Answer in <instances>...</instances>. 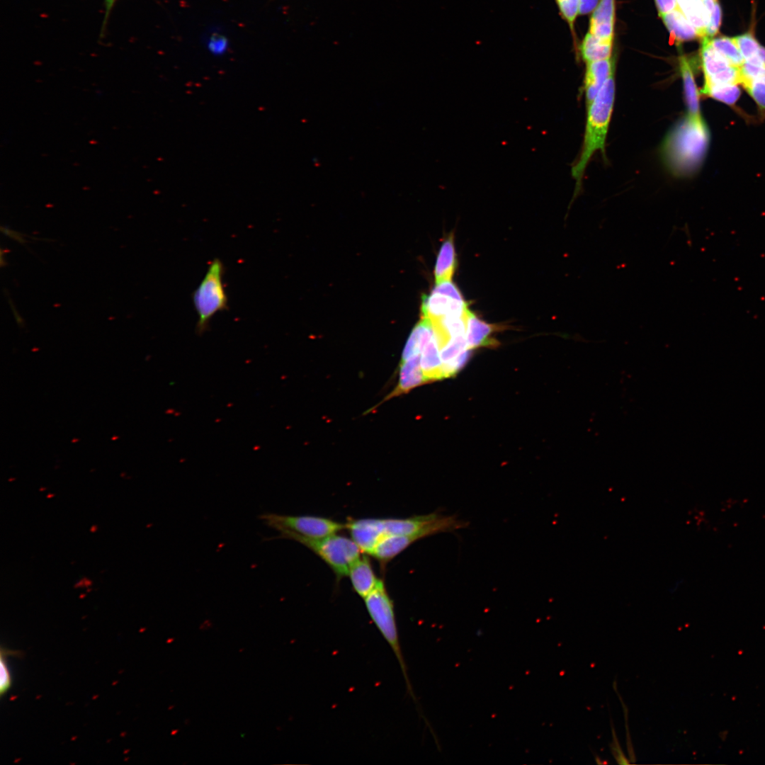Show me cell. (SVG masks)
Returning <instances> with one entry per match:
<instances>
[{
    "label": "cell",
    "mask_w": 765,
    "mask_h": 765,
    "mask_svg": "<svg viewBox=\"0 0 765 765\" xmlns=\"http://www.w3.org/2000/svg\"><path fill=\"white\" fill-rule=\"evenodd\" d=\"M709 144L703 119L686 115L667 136L662 153L668 169L676 176H689L701 166Z\"/></svg>",
    "instance_id": "1"
},
{
    "label": "cell",
    "mask_w": 765,
    "mask_h": 765,
    "mask_svg": "<svg viewBox=\"0 0 765 765\" xmlns=\"http://www.w3.org/2000/svg\"><path fill=\"white\" fill-rule=\"evenodd\" d=\"M615 90L613 72L587 107L583 146L579 159L572 168V175L576 181L574 198L579 194L586 167L593 154L597 151L605 154L606 139L614 103Z\"/></svg>",
    "instance_id": "2"
},
{
    "label": "cell",
    "mask_w": 765,
    "mask_h": 765,
    "mask_svg": "<svg viewBox=\"0 0 765 765\" xmlns=\"http://www.w3.org/2000/svg\"><path fill=\"white\" fill-rule=\"evenodd\" d=\"M280 537L293 539L313 551L333 570L338 578L348 575L352 565L362 552L351 538L333 534L322 538L312 539L289 531L280 532Z\"/></svg>",
    "instance_id": "3"
},
{
    "label": "cell",
    "mask_w": 765,
    "mask_h": 765,
    "mask_svg": "<svg viewBox=\"0 0 765 765\" xmlns=\"http://www.w3.org/2000/svg\"><path fill=\"white\" fill-rule=\"evenodd\" d=\"M368 613L374 624L391 647L404 676L408 691L413 696L407 672V667L401 650L393 602L384 582L378 581L373 591L363 599Z\"/></svg>",
    "instance_id": "4"
},
{
    "label": "cell",
    "mask_w": 765,
    "mask_h": 765,
    "mask_svg": "<svg viewBox=\"0 0 765 765\" xmlns=\"http://www.w3.org/2000/svg\"><path fill=\"white\" fill-rule=\"evenodd\" d=\"M224 265L217 258L210 264L206 273L193 293V302L198 320L196 331L203 333L212 317L227 308V296L223 284Z\"/></svg>",
    "instance_id": "5"
},
{
    "label": "cell",
    "mask_w": 765,
    "mask_h": 765,
    "mask_svg": "<svg viewBox=\"0 0 765 765\" xmlns=\"http://www.w3.org/2000/svg\"><path fill=\"white\" fill-rule=\"evenodd\" d=\"M375 521L381 539L385 536H414L421 539L465 526V522L453 516L436 512L406 518H375Z\"/></svg>",
    "instance_id": "6"
},
{
    "label": "cell",
    "mask_w": 765,
    "mask_h": 765,
    "mask_svg": "<svg viewBox=\"0 0 765 765\" xmlns=\"http://www.w3.org/2000/svg\"><path fill=\"white\" fill-rule=\"evenodd\" d=\"M261 519L279 532L289 531L312 538H322L341 531L346 526L329 518L313 516H288L273 513L261 515Z\"/></svg>",
    "instance_id": "7"
},
{
    "label": "cell",
    "mask_w": 765,
    "mask_h": 765,
    "mask_svg": "<svg viewBox=\"0 0 765 765\" xmlns=\"http://www.w3.org/2000/svg\"><path fill=\"white\" fill-rule=\"evenodd\" d=\"M423 317L431 322L450 315H463L468 310V305L460 290L451 280L436 283L429 295L421 300Z\"/></svg>",
    "instance_id": "8"
},
{
    "label": "cell",
    "mask_w": 765,
    "mask_h": 765,
    "mask_svg": "<svg viewBox=\"0 0 765 765\" xmlns=\"http://www.w3.org/2000/svg\"><path fill=\"white\" fill-rule=\"evenodd\" d=\"M701 57L704 86L740 84V69L731 64L713 47L710 38H703Z\"/></svg>",
    "instance_id": "9"
},
{
    "label": "cell",
    "mask_w": 765,
    "mask_h": 765,
    "mask_svg": "<svg viewBox=\"0 0 765 765\" xmlns=\"http://www.w3.org/2000/svg\"><path fill=\"white\" fill-rule=\"evenodd\" d=\"M499 330V327L488 324L478 318L470 310L468 311L466 317L465 338L467 346L469 349L480 347L498 346L499 342L493 338L492 335Z\"/></svg>",
    "instance_id": "10"
},
{
    "label": "cell",
    "mask_w": 765,
    "mask_h": 765,
    "mask_svg": "<svg viewBox=\"0 0 765 765\" xmlns=\"http://www.w3.org/2000/svg\"><path fill=\"white\" fill-rule=\"evenodd\" d=\"M428 382H430L424 375L420 366V355L401 361L397 385L383 401L407 393L412 389Z\"/></svg>",
    "instance_id": "11"
},
{
    "label": "cell",
    "mask_w": 765,
    "mask_h": 765,
    "mask_svg": "<svg viewBox=\"0 0 765 765\" xmlns=\"http://www.w3.org/2000/svg\"><path fill=\"white\" fill-rule=\"evenodd\" d=\"M586 64L584 89L587 108L609 76L614 72V65L611 58Z\"/></svg>",
    "instance_id": "12"
},
{
    "label": "cell",
    "mask_w": 765,
    "mask_h": 765,
    "mask_svg": "<svg viewBox=\"0 0 765 765\" xmlns=\"http://www.w3.org/2000/svg\"><path fill=\"white\" fill-rule=\"evenodd\" d=\"M614 18L615 0H600L590 20L589 33L599 39L612 41Z\"/></svg>",
    "instance_id": "13"
},
{
    "label": "cell",
    "mask_w": 765,
    "mask_h": 765,
    "mask_svg": "<svg viewBox=\"0 0 765 765\" xmlns=\"http://www.w3.org/2000/svg\"><path fill=\"white\" fill-rule=\"evenodd\" d=\"M348 575L353 589L363 599L373 591L378 581L366 555L361 556L352 565Z\"/></svg>",
    "instance_id": "14"
},
{
    "label": "cell",
    "mask_w": 765,
    "mask_h": 765,
    "mask_svg": "<svg viewBox=\"0 0 765 765\" xmlns=\"http://www.w3.org/2000/svg\"><path fill=\"white\" fill-rule=\"evenodd\" d=\"M679 68L682 78L687 114L696 119L703 118L699 104V96L690 64L684 56L679 57Z\"/></svg>",
    "instance_id": "15"
},
{
    "label": "cell",
    "mask_w": 765,
    "mask_h": 765,
    "mask_svg": "<svg viewBox=\"0 0 765 765\" xmlns=\"http://www.w3.org/2000/svg\"><path fill=\"white\" fill-rule=\"evenodd\" d=\"M660 17L669 32L671 39L677 45L698 37L696 29L677 8Z\"/></svg>",
    "instance_id": "16"
},
{
    "label": "cell",
    "mask_w": 765,
    "mask_h": 765,
    "mask_svg": "<svg viewBox=\"0 0 765 765\" xmlns=\"http://www.w3.org/2000/svg\"><path fill=\"white\" fill-rule=\"evenodd\" d=\"M435 332L430 320L426 317L413 328L402 351L401 361H407L420 355L425 345L434 336Z\"/></svg>",
    "instance_id": "17"
},
{
    "label": "cell",
    "mask_w": 765,
    "mask_h": 765,
    "mask_svg": "<svg viewBox=\"0 0 765 765\" xmlns=\"http://www.w3.org/2000/svg\"><path fill=\"white\" fill-rule=\"evenodd\" d=\"M420 366L429 382L443 379L440 349L436 334L421 350Z\"/></svg>",
    "instance_id": "18"
},
{
    "label": "cell",
    "mask_w": 765,
    "mask_h": 765,
    "mask_svg": "<svg viewBox=\"0 0 765 765\" xmlns=\"http://www.w3.org/2000/svg\"><path fill=\"white\" fill-rule=\"evenodd\" d=\"M677 8L696 29L699 38H705L710 16L702 0H677Z\"/></svg>",
    "instance_id": "19"
},
{
    "label": "cell",
    "mask_w": 765,
    "mask_h": 765,
    "mask_svg": "<svg viewBox=\"0 0 765 765\" xmlns=\"http://www.w3.org/2000/svg\"><path fill=\"white\" fill-rule=\"evenodd\" d=\"M456 266L455 251L453 234L443 243L438 252L434 270L436 283L451 280Z\"/></svg>",
    "instance_id": "20"
},
{
    "label": "cell",
    "mask_w": 765,
    "mask_h": 765,
    "mask_svg": "<svg viewBox=\"0 0 765 765\" xmlns=\"http://www.w3.org/2000/svg\"><path fill=\"white\" fill-rule=\"evenodd\" d=\"M611 52L612 41L599 39L591 33L586 35L581 45L582 56L586 63L610 59Z\"/></svg>",
    "instance_id": "21"
},
{
    "label": "cell",
    "mask_w": 765,
    "mask_h": 765,
    "mask_svg": "<svg viewBox=\"0 0 765 765\" xmlns=\"http://www.w3.org/2000/svg\"><path fill=\"white\" fill-rule=\"evenodd\" d=\"M710 42L715 51L733 66L740 67L744 63L745 61L733 38H710Z\"/></svg>",
    "instance_id": "22"
},
{
    "label": "cell",
    "mask_w": 765,
    "mask_h": 765,
    "mask_svg": "<svg viewBox=\"0 0 765 765\" xmlns=\"http://www.w3.org/2000/svg\"><path fill=\"white\" fill-rule=\"evenodd\" d=\"M733 40L746 62L762 67L758 55L760 45L752 34L744 33L734 37Z\"/></svg>",
    "instance_id": "23"
},
{
    "label": "cell",
    "mask_w": 765,
    "mask_h": 765,
    "mask_svg": "<svg viewBox=\"0 0 765 765\" xmlns=\"http://www.w3.org/2000/svg\"><path fill=\"white\" fill-rule=\"evenodd\" d=\"M701 93L706 96L732 105L738 99L740 90L737 84H720L703 87Z\"/></svg>",
    "instance_id": "24"
},
{
    "label": "cell",
    "mask_w": 765,
    "mask_h": 765,
    "mask_svg": "<svg viewBox=\"0 0 765 765\" xmlns=\"http://www.w3.org/2000/svg\"><path fill=\"white\" fill-rule=\"evenodd\" d=\"M439 349L442 364L452 361L469 349L467 346L465 335L450 339Z\"/></svg>",
    "instance_id": "25"
},
{
    "label": "cell",
    "mask_w": 765,
    "mask_h": 765,
    "mask_svg": "<svg viewBox=\"0 0 765 765\" xmlns=\"http://www.w3.org/2000/svg\"><path fill=\"white\" fill-rule=\"evenodd\" d=\"M741 84L759 106L765 110V73L759 77L744 80Z\"/></svg>",
    "instance_id": "26"
},
{
    "label": "cell",
    "mask_w": 765,
    "mask_h": 765,
    "mask_svg": "<svg viewBox=\"0 0 765 765\" xmlns=\"http://www.w3.org/2000/svg\"><path fill=\"white\" fill-rule=\"evenodd\" d=\"M562 17L574 33V24L579 13V0H555Z\"/></svg>",
    "instance_id": "27"
},
{
    "label": "cell",
    "mask_w": 765,
    "mask_h": 765,
    "mask_svg": "<svg viewBox=\"0 0 765 765\" xmlns=\"http://www.w3.org/2000/svg\"><path fill=\"white\" fill-rule=\"evenodd\" d=\"M722 19V10L718 1L715 4L710 14L709 23L706 30V37L712 38L718 33Z\"/></svg>",
    "instance_id": "28"
},
{
    "label": "cell",
    "mask_w": 765,
    "mask_h": 765,
    "mask_svg": "<svg viewBox=\"0 0 765 765\" xmlns=\"http://www.w3.org/2000/svg\"><path fill=\"white\" fill-rule=\"evenodd\" d=\"M11 653H13V652L8 651L7 650H4L3 648L1 650V661H0L1 662V684H0L1 689H0V691H1V695H3L4 693H6V691L8 689V688L11 686L10 675H9V672L8 671V669L6 667V662H5V657H6L7 654H11Z\"/></svg>",
    "instance_id": "29"
},
{
    "label": "cell",
    "mask_w": 765,
    "mask_h": 765,
    "mask_svg": "<svg viewBox=\"0 0 765 765\" xmlns=\"http://www.w3.org/2000/svg\"><path fill=\"white\" fill-rule=\"evenodd\" d=\"M227 46V39L220 35H213L209 41L208 48L214 54H222Z\"/></svg>",
    "instance_id": "30"
},
{
    "label": "cell",
    "mask_w": 765,
    "mask_h": 765,
    "mask_svg": "<svg viewBox=\"0 0 765 765\" xmlns=\"http://www.w3.org/2000/svg\"><path fill=\"white\" fill-rule=\"evenodd\" d=\"M659 16L677 8V0H654Z\"/></svg>",
    "instance_id": "31"
},
{
    "label": "cell",
    "mask_w": 765,
    "mask_h": 765,
    "mask_svg": "<svg viewBox=\"0 0 765 765\" xmlns=\"http://www.w3.org/2000/svg\"><path fill=\"white\" fill-rule=\"evenodd\" d=\"M599 0H579V13L586 14L592 11L598 5Z\"/></svg>",
    "instance_id": "32"
},
{
    "label": "cell",
    "mask_w": 765,
    "mask_h": 765,
    "mask_svg": "<svg viewBox=\"0 0 765 765\" xmlns=\"http://www.w3.org/2000/svg\"><path fill=\"white\" fill-rule=\"evenodd\" d=\"M1 232L4 235L10 237L11 239H13V240H15V241H16V242H19L21 244H23L27 242L26 239L24 238L23 234L22 233L18 232L17 231H15V230H13L12 229H10V228L7 227L1 226Z\"/></svg>",
    "instance_id": "33"
},
{
    "label": "cell",
    "mask_w": 765,
    "mask_h": 765,
    "mask_svg": "<svg viewBox=\"0 0 765 765\" xmlns=\"http://www.w3.org/2000/svg\"><path fill=\"white\" fill-rule=\"evenodd\" d=\"M702 1H703V4H704V5H705V6H706V8L707 9V11H708V13L709 14V16L710 17V14H711L714 8V6H715V4L718 1V0H702Z\"/></svg>",
    "instance_id": "34"
},
{
    "label": "cell",
    "mask_w": 765,
    "mask_h": 765,
    "mask_svg": "<svg viewBox=\"0 0 765 765\" xmlns=\"http://www.w3.org/2000/svg\"><path fill=\"white\" fill-rule=\"evenodd\" d=\"M9 304H10L11 308V310H12V311H13V313L14 317H15V319H16V320L17 323H18V324L19 325H23V320L22 319V318H21V315L19 314V313H18V311L16 310V307H15V305H14L13 304V302H11V300H9Z\"/></svg>",
    "instance_id": "35"
},
{
    "label": "cell",
    "mask_w": 765,
    "mask_h": 765,
    "mask_svg": "<svg viewBox=\"0 0 765 765\" xmlns=\"http://www.w3.org/2000/svg\"><path fill=\"white\" fill-rule=\"evenodd\" d=\"M758 55L761 64L765 69V47L760 45Z\"/></svg>",
    "instance_id": "36"
},
{
    "label": "cell",
    "mask_w": 765,
    "mask_h": 765,
    "mask_svg": "<svg viewBox=\"0 0 765 765\" xmlns=\"http://www.w3.org/2000/svg\"><path fill=\"white\" fill-rule=\"evenodd\" d=\"M115 1L116 0H106V19L107 18V16H108V13H109L110 9L112 8L113 6L114 5Z\"/></svg>",
    "instance_id": "37"
},
{
    "label": "cell",
    "mask_w": 765,
    "mask_h": 765,
    "mask_svg": "<svg viewBox=\"0 0 765 765\" xmlns=\"http://www.w3.org/2000/svg\"><path fill=\"white\" fill-rule=\"evenodd\" d=\"M4 256H5V254H4V250L1 249L0 261H1V266H4L6 264V261L4 259Z\"/></svg>",
    "instance_id": "38"
},
{
    "label": "cell",
    "mask_w": 765,
    "mask_h": 765,
    "mask_svg": "<svg viewBox=\"0 0 765 765\" xmlns=\"http://www.w3.org/2000/svg\"><path fill=\"white\" fill-rule=\"evenodd\" d=\"M173 640H174V639H169V640H168V642H172V641H173Z\"/></svg>",
    "instance_id": "39"
}]
</instances>
